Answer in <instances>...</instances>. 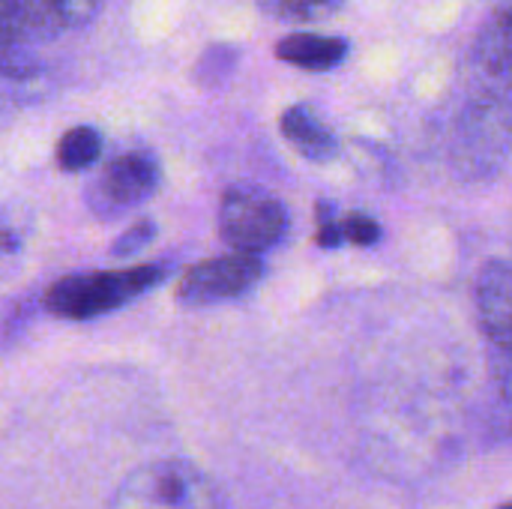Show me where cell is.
<instances>
[{
	"label": "cell",
	"instance_id": "6da1fadb",
	"mask_svg": "<svg viewBox=\"0 0 512 509\" xmlns=\"http://www.w3.org/2000/svg\"><path fill=\"white\" fill-rule=\"evenodd\" d=\"M162 264H138L126 270H93L57 279L45 291V309L63 321H93L117 312L165 279Z\"/></svg>",
	"mask_w": 512,
	"mask_h": 509
},
{
	"label": "cell",
	"instance_id": "7a4b0ae2",
	"mask_svg": "<svg viewBox=\"0 0 512 509\" xmlns=\"http://www.w3.org/2000/svg\"><path fill=\"white\" fill-rule=\"evenodd\" d=\"M108 509H225L213 480L183 459L135 468L111 495Z\"/></svg>",
	"mask_w": 512,
	"mask_h": 509
},
{
	"label": "cell",
	"instance_id": "3957f363",
	"mask_svg": "<svg viewBox=\"0 0 512 509\" xmlns=\"http://www.w3.org/2000/svg\"><path fill=\"white\" fill-rule=\"evenodd\" d=\"M288 231L285 204L258 186H234L219 201V237L228 249L264 255Z\"/></svg>",
	"mask_w": 512,
	"mask_h": 509
},
{
	"label": "cell",
	"instance_id": "277c9868",
	"mask_svg": "<svg viewBox=\"0 0 512 509\" xmlns=\"http://www.w3.org/2000/svg\"><path fill=\"white\" fill-rule=\"evenodd\" d=\"M156 189L159 162L147 150H129L90 177V183L84 186V204L96 219L114 222L150 201Z\"/></svg>",
	"mask_w": 512,
	"mask_h": 509
},
{
	"label": "cell",
	"instance_id": "5b68a950",
	"mask_svg": "<svg viewBox=\"0 0 512 509\" xmlns=\"http://www.w3.org/2000/svg\"><path fill=\"white\" fill-rule=\"evenodd\" d=\"M261 279H264L261 255H246V252L231 249L228 255L207 258V261H198L195 267H189L180 276L174 297L180 306L204 309V306H216V303L237 300V297L249 294Z\"/></svg>",
	"mask_w": 512,
	"mask_h": 509
},
{
	"label": "cell",
	"instance_id": "8992f818",
	"mask_svg": "<svg viewBox=\"0 0 512 509\" xmlns=\"http://www.w3.org/2000/svg\"><path fill=\"white\" fill-rule=\"evenodd\" d=\"M96 9L99 0H0V18L39 42L54 39L66 27L87 24Z\"/></svg>",
	"mask_w": 512,
	"mask_h": 509
},
{
	"label": "cell",
	"instance_id": "52a82bcc",
	"mask_svg": "<svg viewBox=\"0 0 512 509\" xmlns=\"http://www.w3.org/2000/svg\"><path fill=\"white\" fill-rule=\"evenodd\" d=\"M474 306L483 336L498 348H512V264H483L474 285Z\"/></svg>",
	"mask_w": 512,
	"mask_h": 509
},
{
	"label": "cell",
	"instance_id": "ba28073f",
	"mask_svg": "<svg viewBox=\"0 0 512 509\" xmlns=\"http://www.w3.org/2000/svg\"><path fill=\"white\" fill-rule=\"evenodd\" d=\"M279 129H282V138L309 162H330L339 153V141L333 129L315 114V108L303 102L282 111Z\"/></svg>",
	"mask_w": 512,
	"mask_h": 509
},
{
	"label": "cell",
	"instance_id": "9c48e42d",
	"mask_svg": "<svg viewBox=\"0 0 512 509\" xmlns=\"http://www.w3.org/2000/svg\"><path fill=\"white\" fill-rule=\"evenodd\" d=\"M276 57L288 66L306 69V72H330L348 57V42L339 36H324L312 30L288 33L276 42Z\"/></svg>",
	"mask_w": 512,
	"mask_h": 509
},
{
	"label": "cell",
	"instance_id": "30bf717a",
	"mask_svg": "<svg viewBox=\"0 0 512 509\" xmlns=\"http://www.w3.org/2000/svg\"><path fill=\"white\" fill-rule=\"evenodd\" d=\"M102 153V135L93 126H72L57 141V165L63 171H87Z\"/></svg>",
	"mask_w": 512,
	"mask_h": 509
},
{
	"label": "cell",
	"instance_id": "8fae6325",
	"mask_svg": "<svg viewBox=\"0 0 512 509\" xmlns=\"http://www.w3.org/2000/svg\"><path fill=\"white\" fill-rule=\"evenodd\" d=\"M258 6L288 24H318L336 15L345 0H258Z\"/></svg>",
	"mask_w": 512,
	"mask_h": 509
},
{
	"label": "cell",
	"instance_id": "7c38bea8",
	"mask_svg": "<svg viewBox=\"0 0 512 509\" xmlns=\"http://www.w3.org/2000/svg\"><path fill=\"white\" fill-rule=\"evenodd\" d=\"M234 63H237V48H231V45H210L201 54V60L195 63L192 78L201 87H219L234 72Z\"/></svg>",
	"mask_w": 512,
	"mask_h": 509
},
{
	"label": "cell",
	"instance_id": "4fadbf2b",
	"mask_svg": "<svg viewBox=\"0 0 512 509\" xmlns=\"http://www.w3.org/2000/svg\"><path fill=\"white\" fill-rule=\"evenodd\" d=\"M339 228H342V243L345 246H360V249H369V246H378L381 243V222L369 213H342L339 216Z\"/></svg>",
	"mask_w": 512,
	"mask_h": 509
},
{
	"label": "cell",
	"instance_id": "5bb4252c",
	"mask_svg": "<svg viewBox=\"0 0 512 509\" xmlns=\"http://www.w3.org/2000/svg\"><path fill=\"white\" fill-rule=\"evenodd\" d=\"M156 237V222L153 219H138L135 225H129L111 246V258H129L135 252H141L144 246H150Z\"/></svg>",
	"mask_w": 512,
	"mask_h": 509
},
{
	"label": "cell",
	"instance_id": "9a60e30c",
	"mask_svg": "<svg viewBox=\"0 0 512 509\" xmlns=\"http://www.w3.org/2000/svg\"><path fill=\"white\" fill-rule=\"evenodd\" d=\"M315 243L321 249H339L342 243V228H339V213L330 201L315 204Z\"/></svg>",
	"mask_w": 512,
	"mask_h": 509
},
{
	"label": "cell",
	"instance_id": "2e32d148",
	"mask_svg": "<svg viewBox=\"0 0 512 509\" xmlns=\"http://www.w3.org/2000/svg\"><path fill=\"white\" fill-rule=\"evenodd\" d=\"M507 393H510V402H512V372H510V381H507Z\"/></svg>",
	"mask_w": 512,
	"mask_h": 509
},
{
	"label": "cell",
	"instance_id": "e0dca14e",
	"mask_svg": "<svg viewBox=\"0 0 512 509\" xmlns=\"http://www.w3.org/2000/svg\"><path fill=\"white\" fill-rule=\"evenodd\" d=\"M501 509H512V504H504V507H501Z\"/></svg>",
	"mask_w": 512,
	"mask_h": 509
}]
</instances>
